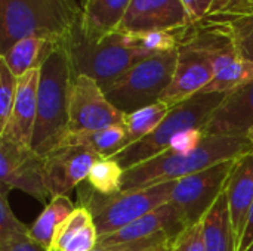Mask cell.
<instances>
[{
  "mask_svg": "<svg viewBox=\"0 0 253 251\" xmlns=\"http://www.w3.org/2000/svg\"><path fill=\"white\" fill-rule=\"evenodd\" d=\"M251 152H253V148L248 136H206L202 145L190 154H172L165 151L125 170L122 191L176 182L208 167L237 160Z\"/></svg>",
  "mask_w": 253,
  "mask_h": 251,
  "instance_id": "6da1fadb",
  "label": "cell"
},
{
  "mask_svg": "<svg viewBox=\"0 0 253 251\" xmlns=\"http://www.w3.org/2000/svg\"><path fill=\"white\" fill-rule=\"evenodd\" d=\"M80 16L76 0H0V55L25 37L64 43Z\"/></svg>",
  "mask_w": 253,
  "mask_h": 251,
  "instance_id": "7a4b0ae2",
  "label": "cell"
},
{
  "mask_svg": "<svg viewBox=\"0 0 253 251\" xmlns=\"http://www.w3.org/2000/svg\"><path fill=\"white\" fill-rule=\"evenodd\" d=\"M73 80L74 74L64 41L53 47L40 67L37 118L31 148L42 157L55 149L67 136Z\"/></svg>",
  "mask_w": 253,
  "mask_h": 251,
  "instance_id": "3957f363",
  "label": "cell"
},
{
  "mask_svg": "<svg viewBox=\"0 0 253 251\" xmlns=\"http://www.w3.org/2000/svg\"><path fill=\"white\" fill-rule=\"evenodd\" d=\"M173 186L175 182H165L148 188L122 191L114 195H102L84 180L77 186V197L79 206L90 212L98 237H104L169 203Z\"/></svg>",
  "mask_w": 253,
  "mask_h": 251,
  "instance_id": "277c9868",
  "label": "cell"
},
{
  "mask_svg": "<svg viewBox=\"0 0 253 251\" xmlns=\"http://www.w3.org/2000/svg\"><path fill=\"white\" fill-rule=\"evenodd\" d=\"M77 27L65 41L73 74L93 78L102 90L135 64L151 56L126 34L113 33L99 41H87L80 36Z\"/></svg>",
  "mask_w": 253,
  "mask_h": 251,
  "instance_id": "5b68a950",
  "label": "cell"
},
{
  "mask_svg": "<svg viewBox=\"0 0 253 251\" xmlns=\"http://www.w3.org/2000/svg\"><path fill=\"white\" fill-rule=\"evenodd\" d=\"M225 95L227 93H199L172 107L162 124L151 135L119 151L111 158L117 161L123 170H127L165 152L176 135L191 129H202L224 101Z\"/></svg>",
  "mask_w": 253,
  "mask_h": 251,
  "instance_id": "8992f818",
  "label": "cell"
},
{
  "mask_svg": "<svg viewBox=\"0 0 253 251\" xmlns=\"http://www.w3.org/2000/svg\"><path fill=\"white\" fill-rule=\"evenodd\" d=\"M178 62V49L151 55L135 64L104 93L122 112L129 114L159 102L169 87Z\"/></svg>",
  "mask_w": 253,
  "mask_h": 251,
  "instance_id": "52a82bcc",
  "label": "cell"
},
{
  "mask_svg": "<svg viewBox=\"0 0 253 251\" xmlns=\"http://www.w3.org/2000/svg\"><path fill=\"white\" fill-rule=\"evenodd\" d=\"M237 160L215 164L175 182L169 203L181 212L188 226L202 222L205 215L225 192Z\"/></svg>",
  "mask_w": 253,
  "mask_h": 251,
  "instance_id": "ba28073f",
  "label": "cell"
},
{
  "mask_svg": "<svg viewBox=\"0 0 253 251\" xmlns=\"http://www.w3.org/2000/svg\"><path fill=\"white\" fill-rule=\"evenodd\" d=\"M126 114L105 96L102 87L87 75H76L70 92L67 135L92 133L110 126L125 124Z\"/></svg>",
  "mask_w": 253,
  "mask_h": 251,
  "instance_id": "9c48e42d",
  "label": "cell"
},
{
  "mask_svg": "<svg viewBox=\"0 0 253 251\" xmlns=\"http://www.w3.org/2000/svg\"><path fill=\"white\" fill-rule=\"evenodd\" d=\"M19 189L47 204L49 191L44 176V158L33 148L0 139V192Z\"/></svg>",
  "mask_w": 253,
  "mask_h": 251,
  "instance_id": "30bf717a",
  "label": "cell"
},
{
  "mask_svg": "<svg viewBox=\"0 0 253 251\" xmlns=\"http://www.w3.org/2000/svg\"><path fill=\"white\" fill-rule=\"evenodd\" d=\"M43 158L46 186L52 198L67 195L87 180L90 169L102 157L86 145L64 143L47 152Z\"/></svg>",
  "mask_w": 253,
  "mask_h": 251,
  "instance_id": "8fae6325",
  "label": "cell"
},
{
  "mask_svg": "<svg viewBox=\"0 0 253 251\" xmlns=\"http://www.w3.org/2000/svg\"><path fill=\"white\" fill-rule=\"evenodd\" d=\"M213 75L215 70L211 58L181 36L175 74L160 101L172 108L202 93Z\"/></svg>",
  "mask_w": 253,
  "mask_h": 251,
  "instance_id": "7c38bea8",
  "label": "cell"
},
{
  "mask_svg": "<svg viewBox=\"0 0 253 251\" xmlns=\"http://www.w3.org/2000/svg\"><path fill=\"white\" fill-rule=\"evenodd\" d=\"M191 25L181 0H132L117 31L127 36L176 31Z\"/></svg>",
  "mask_w": 253,
  "mask_h": 251,
  "instance_id": "4fadbf2b",
  "label": "cell"
},
{
  "mask_svg": "<svg viewBox=\"0 0 253 251\" xmlns=\"http://www.w3.org/2000/svg\"><path fill=\"white\" fill-rule=\"evenodd\" d=\"M187 228L188 225L181 212L172 203H166L159 209L150 212L148 215L139 217L138 220L132 222L130 225L122 228L120 231L99 237L96 246H122L159 237H168L173 240Z\"/></svg>",
  "mask_w": 253,
  "mask_h": 251,
  "instance_id": "5bb4252c",
  "label": "cell"
},
{
  "mask_svg": "<svg viewBox=\"0 0 253 251\" xmlns=\"http://www.w3.org/2000/svg\"><path fill=\"white\" fill-rule=\"evenodd\" d=\"M253 127V80L225 95L202 127L205 136H246Z\"/></svg>",
  "mask_w": 253,
  "mask_h": 251,
  "instance_id": "9a60e30c",
  "label": "cell"
},
{
  "mask_svg": "<svg viewBox=\"0 0 253 251\" xmlns=\"http://www.w3.org/2000/svg\"><path fill=\"white\" fill-rule=\"evenodd\" d=\"M39 80L40 68H34L18 78L16 99L9 120L0 132V139L31 148L37 118Z\"/></svg>",
  "mask_w": 253,
  "mask_h": 251,
  "instance_id": "2e32d148",
  "label": "cell"
},
{
  "mask_svg": "<svg viewBox=\"0 0 253 251\" xmlns=\"http://www.w3.org/2000/svg\"><path fill=\"white\" fill-rule=\"evenodd\" d=\"M230 217L236 237V246H239L249 209L253 203V152L240 157L231 173L225 189Z\"/></svg>",
  "mask_w": 253,
  "mask_h": 251,
  "instance_id": "e0dca14e",
  "label": "cell"
},
{
  "mask_svg": "<svg viewBox=\"0 0 253 251\" xmlns=\"http://www.w3.org/2000/svg\"><path fill=\"white\" fill-rule=\"evenodd\" d=\"M132 0H84L79 24L80 36L99 41L117 31Z\"/></svg>",
  "mask_w": 253,
  "mask_h": 251,
  "instance_id": "ac0fdd59",
  "label": "cell"
},
{
  "mask_svg": "<svg viewBox=\"0 0 253 251\" xmlns=\"http://www.w3.org/2000/svg\"><path fill=\"white\" fill-rule=\"evenodd\" d=\"M98 238L90 212L77 206L56 229L50 246L44 251H92L98 244Z\"/></svg>",
  "mask_w": 253,
  "mask_h": 251,
  "instance_id": "d6986e66",
  "label": "cell"
},
{
  "mask_svg": "<svg viewBox=\"0 0 253 251\" xmlns=\"http://www.w3.org/2000/svg\"><path fill=\"white\" fill-rule=\"evenodd\" d=\"M206 251H237L225 192L203 217Z\"/></svg>",
  "mask_w": 253,
  "mask_h": 251,
  "instance_id": "ffe728a7",
  "label": "cell"
},
{
  "mask_svg": "<svg viewBox=\"0 0 253 251\" xmlns=\"http://www.w3.org/2000/svg\"><path fill=\"white\" fill-rule=\"evenodd\" d=\"M56 43L40 37H25L18 40L9 50L0 55V59L19 78L25 72L40 68L50 55Z\"/></svg>",
  "mask_w": 253,
  "mask_h": 251,
  "instance_id": "44dd1931",
  "label": "cell"
},
{
  "mask_svg": "<svg viewBox=\"0 0 253 251\" xmlns=\"http://www.w3.org/2000/svg\"><path fill=\"white\" fill-rule=\"evenodd\" d=\"M76 210V206L71 203L68 195L52 197L50 201L44 206L42 215L30 228V238L39 244L42 249H47L53 240L56 229L67 220V217Z\"/></svg>",
  "mask_w": 253,
  "mask_h": 251,
  "instance_id": "7402d4cb",
  "label": "cell"
},
{
  "mask_svg": "<svg viewBox=\"0 0 253 251\" xmlns=\"http://www.w3.org/2000/svg\"><path fill=\"white\" fill-rule=\"evenodd\" d=\"M169 111H170V107L159 101L153 105H148V107H144L141 109L126 114V118H125L126 139H125V145L122 149L151 135L162 124V121L169 114Z\"/></svg>",
  "mask_w": 253,
  "mask_h": 251,
  "instance_id": "603a6c76",
  "label": "cell"
},
{
  "mask_svg": "<svg viewBox=\"0 0 253 251\" xmlns=\"http://www.w3.org/2000/svg\"><path fill=\"white\" fill-rule=\"evenodd\" d=\"M253 80V62L242 55L221 65L202 93H230Z\"/></svg>",
  "mask_w": 253,
  "mask_h": 251,
  "instance_id": "cb8c5ba5",
  "label": "cell"
},
{
  "mask_svg": "<svg viewBox=\"0 0 253 251\" xmlns=\"http://www.w3.org/2000/svg\"><path fill=\"white\" fill-rule=\"evenodd\" d=\"M125 139H126L125 124H116V126H110L107 129L92 132V133L67 135L65 139L59 145H64V143L86 145L90 149H93L99 157L111 158L114 154H117L123 148Z\"/></svg>",
  "mask_w": 253,
  "mask_h": 251,
  "instance_id": "d4e9b609",
  "label": "cell"
},
{
  "mask_svg": "<svg viewBox=\"0 0 253 251\" xmlns=\"http://www.w3.org/2000/svg\"><path fill=\"white\" fill-rule=\"evenodd\" d=\"M125 170L113 158H99L89 172L87 183L102 195H114L122 192Z\"/></svg>",
  "mask_w": 253,
  "mask_h": 251,
  "instance_id": "484cf974",
  "label": "cell"
},
{
  "mask_svg": "<svg viewBox=\"0 0 253 251\" xmlns=\"http://www.w3.org/2000/svg\"><path fill=\"white\" fill-rule=\"evenodd\" d=\"M215 21H222L230 27L239 53L245 59L253 62V13L239 18L215 19Z\"/></svg>",
  "mask_w": 253,
  "mask_h": 251,
  "instance_id": "4316f807",
  "label": "cell"
},
{
  "mask_svg": "<svg viewBox=\"0 0 253 251\" xmlns=\"http://www.w3.org/2000/svg\"><path fill=\"white\" fill-rule=\"evenodd\" d=\"M18 92V77L0 59V132L6 126Z\"/></svg>",
  "mask_w": 253,
  "mask_h": 251,
  "instance_id": "83f0119b",
  "label": "cell"
},
{
  "mask_svg": "<svg viewBox=\"0 0 253 251\" xmlns=\"http://www.w3.org/2000/svg\"><path fill=\"white\" fill-rule=\"evenodd\" d=\"M28 234L30 228L13 215L7 201V194L0 192V243Z\"/></svg>",
  "mask_w": 253,
  "mask_h": 251,
  "instance_id": "f1b7e54d",
  "label": "cell"
},
{
  "mask_svg": "<svg viewBox=\"0 0 253 251\" xmlns=\"http://www.w3.org/2000/svg\"><path fill=\"white\" fill-rule=\"evenodd\" d=\"M169 251H206L203 220L184 229L176 238L170 241Z\"/></svg>",
  "mask_w": 253,
  "mask_h": 251,
  "instance_id": "f546056e",
  "label": "cell"
},
{
  "mask_svg": "<svg viewBox=\"0 0 253 251\" xmlns=\"http://www.w3.org/2000/svg\"><path fill=\"white\" fill-rule=\"evenodd\" d=\"M251 13H253V0H216L208 19H230Z\"/></svg>",
  "mask_w": 253,
  "mask_h": 251,
  "instance_id": "4dcf8cb0",
  "label": "cell"
},
{
  "mask_svg": "<svg viewBox=\"0 0 253 251\" xmlns=\"http://www.w3.org/2000/svg\"><path fill=\"white\" fill-rule=\"evenodd\" d=\"M205 135L202 132V129H191V130H185L179 135H176L170 143L169 148L166 151L172 152V154H190L193 151H196L202 142L205 141Z\"/></svg>",
  "mask_w": 253,
  "mask_h": 251,
  "instance_id": "1f68e13d",
  "label": "cell"
},
{
  "mask_svg": "<svg viewBox=\"0 0 253 251\" xmlns=\"http://www.w3.org/2000/svg\"><path fill=\"white\" fill-rule=\"evenodd\" d=\"M191 24L202 22L209 18L216 0H181Z\"/></svg>",
  "mask_w": 253,
  "mask_h": 251,
  "instance_id": "d6a6232c",
  "label": "cell"
},
{
  "mask_svg": "<svg viewBox=\"0 0 253 251\" xmlns=\"http://www.w3.org/2000/svg\"><path fill=\"white\" fill-rule=\"evenodd\" d=\"M172 240L168 237H159V238H151V240H142L136 243H129V244H122V246H110V247H99L96 246L92 251H142L170 243Z\"/></svg>",
  "mask_w": 253,
  "mask_h": 251,
  "instance_id": "836d02e7",
  "label": "cell"
},
{
  "mask_svg": "<svg viewBox=\"0 0 253 251\" xmlns=\"http://www.w3.org/2000/svg\"><path fill=\"white\" fill-rule=\"evenodd\" d=\"M0 251H44L28 235H21L0 243Z\"/></svg>",
  "mask_w": 253,
  "mask_h": 251,
  "instance_id": "e575fe53",
  "label": "cell"
},
{
  "mask_svg": "<svg viewBox=\"0 0 253 251\" xmlns=\"http://www.w3.org/2000/svg\"><path fill=\"white\" fill-rule=\"evenodd\" d=\"M253 243V203L249 209V213H248V219H246V223H245V229H243V234H242V238H240V243L237 246V251H246L251 244Z\"/></svg>",
  "mask_w": 253,
  "mask_h": 251,
  "instance_id": "d590c367",
  "label": "cell"
},
{
  "mask_svg": "<svg viewBox=\"0 0 253 251\" xmlns=\"http://www.w3.org/2000/svg\"><path fill=\"white\" fill-rule=\"evenodd\" d=\"M169 246H170V243H166V244H162V246H157V247H153V249L142 251H169Z\"/></svg>",
  "mask_w": 253,
  "mask_h": 251,
  "instance_id": "8d00e7d4",
  "label": "cell"
},
{
  "mask_svg": "<svg viewBox=\"0 0 253 251\" xmlns=\"http://www.w3.org/2000/svg\"><path fill=\"white\" fill-rule=\"evenodd\" d=\"M246 136H248L249 142L252 143V148H253V127H252V129H251V130H249V132H248V135H246Z\"/></svg>",
  "mask_w": 253,
  "mask_h": 251,
  "instance_id": "74e56055",
  "label": "cell"
},
{
  "mask_svg": "<svg viewBox=\"0 0 253 251\" xmlns=\"http://www.w3.org/2000/svg\"><path fill=\"white\" fill-rule=\"evenodd\" d=\"M246 251H253V243L252 244H251V247H249V249H248V250Z\"/></svg>",
  "mask_w": 253,
  "mask_h": 251,
  "instance_id": "f35d334b",
  "label": "cell"
}]
</instances>
